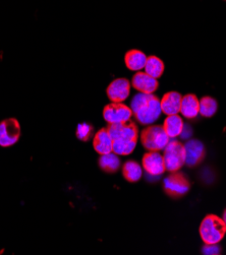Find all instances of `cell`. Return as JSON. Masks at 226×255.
<instances>
[{"label":"cell","mask_w":226,"mask_h":255,"mask_svg":"<svg viewBox=\"0 0 226 255\" xmlns=\"http://www.w3.org/2000/svg\"><path fill=\"white\" fill-rule=\"evenodd\" d=\"M131 109L136 119L144 125L154 123L162 112L159 98L153 94L144 93H139L134 97Z\"/></svg>","instance_id":"6da1fadb"},{"label":"cell","mask_w":226,"mask_h":255,"mask_svg":"<svg viewBox=\"0 0 226 255\" xmlns=\"http://www.w3.org/2000/svg\"><path fill=\"white\" fill-rule=\"evenodd\" d=\"M226 233V225L215 215L207 216L200 226V235L206 244H218Z\"/></svg>","instance_id":"7a4b0ae2"},{"label":"cell","mask_w":226,"mask_h":255,"mask_svg":"<svg viewBox=\"0 0 226 255\" xmlns=\"http://www.w3.org/2000/svg\"><path fill=\"white\" fill-rule=\"evenodd\" d=\"M169 136L163 126L151 125L145 128L141 134V141L149 151H159L164 149L169 142Z\"/></svg>","instance_id":"3957f363"},{"label":"cell","mask_w":226,"mask_h":255,"mask_svg":"<svg viewBox=\"0 0 226 255\" xmlns=\"http://www.w3.org/2000/svg\"><path fill=\"white\" fill-rule=\"evenodd\" d=\"M163 160L165 169L168 172H178L186 164L185 145L178 140H169L164 148Z\"/></svg>","instance_id":"277c9868"},{"label":"cell","mask_w":226,"mask_h":255,"mask_svg":"<svg viewBox=\"0 0 226 255\" xmlns=\"http://www.w3.org/2000/svg\"><path fill=\"white\" fill-rule=\"evenodd\" d=\"M20 136V125L14 118L0 122V146L8 147L15 144Z\"/></svg>","instance_id":"5b68a950"},{"label":"cell","mask_w":226,"mask_h":255,"mask_svg":"<svg viewBox=\"0 0 226 255\" xmlns=\"http://www.w3.org/2000/svg\"><path fill=\"white\" fill-rule=\"evenodd\" d=\"M133 111L131 107L123 103H112L107 105L103 110L104 119L110 123H125L131 120Z\"/></svg>","instance_id":"8992f818"},{"label":"cell","mask_w":226,"mask_h":255,"mask_svg":"<svg viewBox=\"0 0 226 255\" xmlns=\"http://www.w3.org/2000/svg\"><path fill=\"white\" fill-rule=\"evenodd\" d=\"M106 129L112 140L138 139V127L132 121L125 123H110Z\"/></svg>","instance_id":"52a82bcc"},{"label":"cell","mask_w":226,"mask_h":255,"mask_svg":"<svg viewBox=\"0 0 226 255\" xmlns=\"http://www.w3.org/2000/svg\"><path fill=\"white\" fill-rule=\"evenodd\" d=\"M164 189L167 192V194L174 197H179L186 194L189 191L190 183L183 174L173 172L172 174L165 178Z\"/></svg>","instance_id":"ba28073f"},{"label":"cell","mask_w":226,"mask_h":255,"mask_svg":"<svg viewBox=\"0 0 226 255\" xmlns=\"http://www.w3.org/2000/svg\"><path fill=\"white\" fill-rule=\"evenodd\" d=\"M107 96L113 103H122L131 93V83L127 79L114 80L106 90Z\"/></svg>","instance_id":"9c48e42d"},{"label":"cell","mask_w":226,"mask_h":255,"mask_svg":"<svg viewBox=\"0 0 226 255\" xmlns=\"http://www.w3.org/2000/svg\"><path fill=\"white\" fill-rule=\"evenodd\" d=\"M142 164L145 171L152 176H159L166 170L163 156L158 151H149L145 154Z\"/></svg>","instance_id":"30bf717a"},{"label":"cell","mask_w":226,"mask_h":255,"mask_svg":"<svg viewBox=\"0 0 226 255\" xmlns=\"http://www.w3.org/2000/svg\"><path fill=\"white\" fill-rule=\"evenodd\" d=\"M132 85L137 91L144 94H153L159 86L157 79L152 78V76H150L145 71H138L134 75Z\"/></svg>","instance_id":"8fae6325"},{"label":"cell","mask_w":226,"mask_h":255,"mask_svg":"<svg viewBox=\"0 0 226 255\" xmlns=\"http://www.w3.org/2000/svg\"><path fill=\"white\" fill-rule=\"evenodd\" d=\"M186 164L193 167L198 165L204 158L205 149L203 143L198 139H191L185 144Z\"/></svg>","instance_id":"7c38bea8"},{"label":"cell","mask_w":226,"mask_h":255,"mask_svg":"<svg viewBox=\"0 0 226 255\" xmlns=\"http://www.w3.org/2000/svg\"><path fill=\"white\" fill-rule=\"evenodd\" d=\"M182 99L183 96L178 92L166 93L160 101L162 112L167 116L179 114L181 112Z\"/></svg>","instance_id":"4fadbf2b"},{"label":"cell","mask_w":226,"mask_h":255,"mask_svg":"<svg viewBox=\"0 0 226 255\" xmlns=\"http://www.w3.org/2000/svg\"><path fill=\"white\" fill-rule=\"evenodd\" d=\"M93 145H94L95 150L100 155L109 154V152L112 151L113 140L110 137L106 128L100 129L95 134V137L93 140Z\"/></svg>","instance_id":"5bb4252c"},{"label":"cell","mask_w":226,"mask_h":255,"mask_svg":"<svg viewBox=\"0 0 226 255\" xmlns=\"http://www.w3.org/2000/svg\"><path fill=\"white\" fill-rule=\"evenodd\" d=\"M200 111V101L196 95L189 94L183 97L181 104V113L188 119H194Z\"/></svg>","instance_id":"9a60e30c"},{"label":"cell","mask_w":226,"mask_h":255,"mask_svg":"<svg viewBox=\"0 0 226 255\" xmlns=\"http://www.w3.org/2000/svg\"><path fill=\"white\" fill-rule=\"evenodd\" d=\"M125 65L133 71H140L145 67L147 56L140 50H130L124 57Z\"/></svg>","instance_id":"2e32d148"},{"label":"cell","mask_w":226,"mask_h":255,"mask_svg":"<svg viewBox=\"0 0 226 255\" xmlns=\"http://www.w3.org/2000/svg\"><path fill=\"white\" fill-rule=\"evenodd\" d=\"M184 121L181 116L177 115H169L164 120L163 128L169 138H174L181 135L183 128H184Z\"/></svg>","instance_id":"e0dca14e"},{"label":"cell","mask_w":226,"mask_h":255,"mask_svg":"<svg viewBox=\"0 0 226 255\" xmlns=\"http://www.w3.org/2000/svg\"><path fill=\"white\" fill-rule=\"evenodd\" d=\"M145 72L154 79H159L164 72V63L157 56H149L145 64Z\"/></svg>","instance_id":"ac0fdd59"},{"label":"cell","mask_w":226,"mask_h":255,"mask_svg":"<svg viewBox=\"0 0 226 255\" xmlns=\"http://www.w3.org/2000/svg\"><path fill=\"white\" fill-rule=\"evenodd\" d=\"M122 174L129 182H138L143 174L142 167L135 161H128L122 167Z\"/></svg>","instance_id":"d6986e66"},{"label":"cell","mask_w":226,"mask_h":255,"mask_svg":"<svg viewBox=\"0 0 226 255\" xmlns=\"http://www.w3.org/2000/svg\"><path fill=\"white\" fill-rule=\"evenodd\" d=\"M99 166L105 172L114 173L119 169L120 161L117 155L114 154L113 151H111L109 154L101 155V157L99 159Z\"/></svg>","instance_id":"ffe728a7"},{"label":"cell","mask_w":226,"mask_h":255,"mask_svg":"<svg viewBox=\"0 0 226 255\" xmlns=\"http://www.w3.org/2000/svg\"><path fill=\"white\" fill-rule=\"evenodd\" d=\"M138 139L133 140H124V139H117L113 140V147L112 151L117 156H128L134 151L137 145Z\"/></svg>","instance_id":"44dd1931"},{"label":"cell","mask_w":226,"mask_h":255,"mask_svg":"<svg viewBox=\"0 0 226 255\" xmlns=\"http://www.w3.org/2000/svg\"><path fill=\"white\" fill-rule=\"evenodd\" d=\"M217 102L211 97H203L200 100L199 113L204 117H212L217 111Z\"/></svg>","instance_id":"7402d4cb"},{"label":"cell","mask_w":226,"mask_h":255,"mask_svg":"<svg viewBox=\"0 0 226 255\" xmlns=\"http://www.w3.org/2000/svg\"><path fill=\"white\" fill-rule=\"evenodd\" d=\"M93 133V127L88 123H81L78 125L77 129V136L80 140L87 141L91 138Z\"/></svg>","instance_id":"603a6c76"},{"label":"cell","mask_w":226,"mask_h":255,"mask_svg":"<svg viewBox=\"0 0 226 255\" xmlns=\"http://www.w3.org/2000/svg\"><path fill=\"white\" fill-rule=\"evenodd\" d=\"M203 253L206 255H218L220 253V247L217 244H206L203 248Z\"/></svg>","instance_id":"cb8c5ba5"},{"label":"cell","mask_w":226,"mask_h":255,"mask_svg":"<svg viewBox=\"0 0 226 255\" xmlns=\"http://www.w3.org/2000/svg\"><path fill=\"white\" fill-rule=\"evenodd\" d=\"M191 134H192V131H191V129H190V127H189V126H184L183 131H182V133H181V136H182L183 138H189Z\"/></svg>","instance_id":"d4e9b609"},{"label":"cell","mask_w":226,"mask_h":255,"mask_svg":"<svg viewBox=\"0 0 226 255\" xmlns=\"http://www.w3.org/2000/svg\"><path fill=\"white\" fill-rule=\"evenodd\" d=\"M223 221H224V223H225V225H226V210H225V212H224V214H223V219H222Z\"/></svg>","instance_id":"484cf974"}]
</instances>
